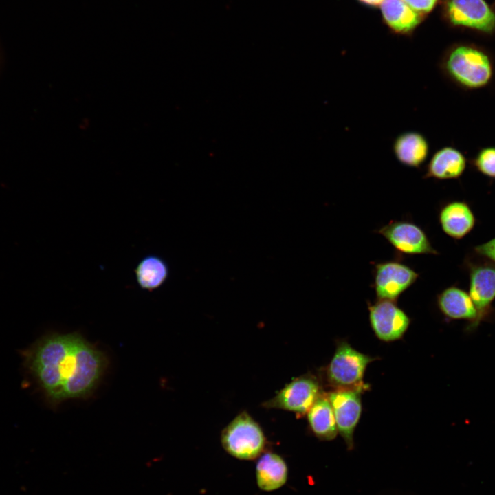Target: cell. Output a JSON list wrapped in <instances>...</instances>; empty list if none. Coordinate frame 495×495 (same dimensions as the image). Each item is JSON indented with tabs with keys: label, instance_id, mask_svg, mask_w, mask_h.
Instances as JSON below:
<instances>
[{
	"label": "cell",
	"instance_id": "e0dca14e",
	"mask_svg": "<svg viewBox=\"0 0 495 495\" xmlns=\"http://www.w3.org/2000/svg\"><path fill=\"white\" fill-rule=\"evenodd\" d=\"M287 476V465L282 456L271 452L260 456L256 465V480L261 490L272 492L280 488Z\"/></svg>",
	"mask_w": 495,
	"mask_h": 495
},
{
	"label": "cell",
	"instance_id": "52a82bcc",
	"mask_svg": "<svg viewBox=\"0 0 495 495\" xmlns=\"http://www.w3.org/2000/svg\"><path fill=\"white\" fill-rule=\"evenodd\" d=\"M371 327L381 341L390 342L401 339L410 324V318L395 301L378 300L368 302Z\"/></svg>",
	"mask_w": 495,
	"mask_h": 495
},
{
	"label": "cell",
	"instance_id": "ffe728a7",
	"mask_svg": "<svg viewBox=\"0 0 495 495\" xmlns=\"http://www.w3.org/2000/svg\"><path fill=\"white\" fill-rule=\"evenodd\" d=\"M381 10L386 23L397 33L410 32L421 20L420 14L404 0H384Z\"/></svg>",
	"mask_w": 495,
	"mask_h": 495
},
{
	"label": "cell",
	"instance_id": "ac0fdd59",
	"mask_svg": "<svg viewBox=\"0 0 495 495\" xmlns=\"http://www.w3.org/2000/svg\"><path fill=\"white\" fill-rule=\"evenodd\" d=\"M309 429L320 440L331 441L338 433V428L331 403L325 392L316 400L307 412Z\"/></svg>",
	"mask_w": 495,
	"mask_h": 495
},
{
	"label": "cell",
	"instance_id": "9a60e30c",
	"mask_svg": "<svg viewBox=\"0 0 495 495\" xmlns=\"http://www.w3.org/2000/svg\"><path fill=\"white\" fill-rule=\"evenodd\" d=\"M442 230L450 237L460 239L474 228L475 217L469 206L463 201H452L443 206L439 214Z\"/></svg>",
	"mask_w": 495,
	"mask_h": 495
},
{
	"label": "cell",
	"instance_id": "ba28073f",
	"mask_svg": "<svg viewBox=\"0 0 495 495\" xmlns=\"http://www.w3.org/2000/svg\"><path fill=\"white\" fill-rule=\"evenodd\" d=\"M418 278L419 274L415 270L401 262H381L374 266L373 286L378 300L396 302Z\"/></svg>",
	"mask_w": 495,
	"mask_h": 495
},
{
	"label": "cell",
	"instance_id": "3957f363",
	"mask_svg": "<svg viewBox=\"0 0 495 495\" xmlns=\"http://www.w3.org/2000/svg\"><path fill=\"white\" fill-rule=\"evenodd\" d=\"M439 67L445 78L465 89L485 87L494 76L493 65L488 55L468 45H458L451 49Z\"/></svg>",
	"mask_w": 495,
	"mask_h": 495
},
{
	"label": "cell",
	"instance_id": "2e32d148",
	"mask_svg": "<svg viewBox=\"0 0 495 495\" xmlns=\"http://www.w3.org/2000/svg\"><path fill=\"white\" fill-rule=\"evenodd\" d=\"M437 306L448 318L468 320L472 327L477 318V311L469 295L462 289L450 286L437 295Z\"/></svg>",
	"mask_w": 495,
	"mask_h": 495
},
{
	"label": "cell",
	"instance_id": "277c9868",
	"mask_svg": "<svg viewBox=\"0 0 495 495\" xmlns=\"http://www.w3.org/2000/svg\"><path fill=\"white\" fill-rule=\"evenodd\" d=\"M377 358L364 354L346 341L337 342L335 353L323 368L322 379L331 390L363 389L368 385L364 382L367 366Z\"/></svg>",
	"mask_w": 495,
	"mask_h": 495
},
{
	"label": "cell",
	"instance_id": "d6986e66",
	"mask_svg": "<svg viewBox=\"0 0 495 495\" xmlns=\"http://www.w3.org/2000/svg\"><path fill=\"white\" fill-rule=\"evenodd\" d=\"M134 272L138 286L152 292L166 282L169 275V267L160 256L148 254L139 261Z\"/></svg>",
	"mask_w": 495,
	"mask_h": 495
},
{
	"label": "cell",
	"instance_id": "7c38bea8",
	"mask_svg": "<svg viewBox=\"0 0 495 495\" xmlns=\"http://www.w3.org/2000/svg\"><path fill=\"white\" fill-rule=\"evenodd\" d=\"M468 294L477 311L473 327L489 314L495 300V264L483 263L470 268Z\"/></svg>",
	"mask_w": 495,
	"mask_h": 495
},
{
	"label": "cell",
	"instance_id": "603a6c76",
	"mask_svg": "<svg viewBox=\"0 0 495 495\" xmlns=\"http://www.w3.org/2000/svg\"><path fill=\"white\" fill-rule=\"evenodd\" d=\"M476 253L495 263V238L475 248Z\"/></svg>",
	"mask_w": 495,
	"mask_h": 495
},
{
	"label": "cell",
	"instance_id": "5bb4252c",
	"mask_svg": "<svg viewBox=\"0 0 495 495\" xmlns=\"http://www.w3.org/2000/svg\"><path fill=\"white\" fill-rule=\"evenodd\" d=\"M466 167V159L457 148L444 146L438 149L426 166L424 179L438 180L457 179Z\"/></svg>",
	"mask_w": 495,
	"mask_h": 495
},
{
	"label": "cell",
	"instance_id": "6da1fadb",
	"mask_svg": "<svg viewBox=\"0 0 495 495\" xmlns=\"http://www.w3.org/2000/svg\"><path fill=\"white\" fill-rule=\"evenodd\" d=\"M76 336V333L49 335L23 353L27 368L54 404L63 402V386Z\"/></svg>",
	"mask_w": 495,
	"mask_h": 495
},
{
	"label": "cell",
	"instance_id": "9c48e42d",
	"mask_svg": "<svg viewBox=\"0 0 495 495\" xmlns=\"http://www.w3.org/2000/svg\"><path fill=\"white\" fill-rule=\"evenodd\" d=\"M363 389L331 390L326 393L331 403L338 431L349 450L353 448V435L362 411Z\"/></svg>",
	"mask_w": 495,
	"mask_h": 495
},
{
	"label": "cell",
	"instance_id": "cb8c5ba5",
	"mask_svg": "<svg viewBox=\"0 0 495 495\" xmlns=\"http://www.w3.org/2000/svg\"><path fill=\"white\" fill-rule=\"evenodd\" d=\"M360 1L366 5L373 6L382 4V3L384 1V0H360Z\"/></svg>",
	"mask_w": 495,
	"mask_h": 495
},
{
	"label": "cell",
	"instance_id": "44dd1931",
	"mask_svg": "<svg viewBox=\"0 0 495 495\" xmlns=\"http://www.w3.org/2000/svg\"><path fill=\"white\" fill-rule=\"evenodd\" d=\"M474 165L483 175L495 178V147L481 149L474 160Z\"/></svg>",
	"mask_w": 495,
	"mask_h": 495
},
{
	"label": "cell",
	"instance_id": "30bf717a",
	"mask_svg": "<svg viewBox=\"0 0 495 495\" xmlns=\"http://www.w3.org/2000/svg\"><path fill=\"white\" fill-rule=\"evenodd\" d=\"M375 232L382 235L399 254H437L424 230L408 221H391Z\"/></svg>",
	"mask_w": 495,
	"mask_h": 495
},
{
	"label": "cell",
	"instance_id": "8fae6325",
	"mask_svg": "<svg viewBox=\"0 0 495 495\" xmlns=\"http://www.w3.org/2000/svg\"><path fill=\"white\" fill-rule=\"evenodd\" d=\"M447 13L456 25L471 28L485 32L495 29V14L485 0H448Z\"/></svg>",
	"mask_w": 495,
	"mask_h": 495
},
{
	"label": "cell",
	"instance_id": "5b68a950",
	"mask_svg": "<svg viewBox=\"0 0 495 495\" xmlns=\"http://www.w3.org/2000/svg\"><path fill=\"white\" fill-rule=\"evenodd\" d=\"M224 450L240 460H253L263 454L267 440L260 425L246 411L238 414L222 430Z\"/></svg>",
	"mask_w": 495,
	"mask_h": 495
},
{
	"label": "cell",
	"instance_id": "4fadbf2b",
	"mask_svg": "<svg viewBox=\"0 0 495 495\" xmlns=\"http://www.w3.org/2000/svg\"><path fill=\"white\" fill-rule=\"evenodd\" d=\"M392 151L397 161L402 165L419 169L428 157L430 144L423 133L408 131L395 137L392 144Z\"/></svg>",
	"mask_w": 495,
	"mask_h": 495
},
{
	"label": "cell",
	"instance_id": "7a4b0ae2",
	"mask_svg": "<svg viewBox=\"0 0 495 495\" xmlns=\"http://www.w3.org/2000/svg\"><path fill=\"white\" fill-rule=\"evenodd\" d=\"M107 365L105 355L77 333L63 386V401L89 395L98 384Z\"/></svg>",
	"mask_w": 495,
	"mask_h": 495
},
{
	"label": "cell",
	"instance_id": "7402d4cb",
	"mask_svg": "<svg viewBox=\"0 0 495 495\" xmlns=\"http://www.w3.org/2000/svg\"><path fill=\"white\" fill-rule=\"evenodd\" d=\"M413 10L417 13L430 12L434 6L437 0H404Z\"/></svg>",
	"mask_w": 495,
	"mask_h": 495
},
{
	"label": "cell",
	"instance_id": "8992f818",
	"mask_svg": "<svg viewBox=\"0 0 495 495\" xmlns=\"http://www.w3.org/2000/svg\"><path fill=\"white\" fill-rule=\"evenodd\" d=\"M323 392L321 380L311 373H305L285 384L274 397L264 402L262 406L302 416L307 414Z\"/></svg>",
	"mask_w": 495,
	"mask_h": 495
}]
</instances>
